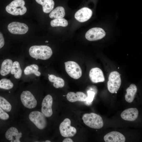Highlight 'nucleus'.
Here are the masks:
<instances>
[{
  "mask_svg": "<svg viewBox=\"0 0 142 142\" xmlns=\"http://www.w3.org/2000/svg\"><path fill=\"white\" fill-rule=\"evenodd\" d=\"M29 53L31 57L36 60H46L51 57L53 52L51 48L47 45H33L30 48Z\"/></svg>",
  "mask_w": 142,
  "mask_h": 142,
  "instance_id": "f257e3e1",
  "label": "nucleus"
},
{
  "mask_svg": "<svg viewBox=\"0 0 142 142\" xmlns=\"http://www.w3.org/2000/svg\"><path fill=\"white\" fill-rule=\"evenodd\" d=\"M82 119L84 123L91 128L99 129L103 126L102 118L96 114L93 113H85L83 115Z\"/></svg>",
  "mask_w": 142,
  "mask_h": 142,
  "instance_id": "f03ea898",
  "label": "nucleus"
},
{
  "mask_svg": "<svg viewBox=\"0 0 142 142\" xmlns=\"http://www.w3.org/2000/svg\"><path fill=\"white\" fill-rule=\"evenodd\" d=\"M25 4L23 0H14L7 6L6 10L8 13L13 15H22L27 10L24 6Z\"/></svg>",
  "mask_w": 142,
  "mask_h": 142,
  "instance_id": "7ed1b4c3",
  "label": "nucleus"
},
{
  "mask_svg": "<svg viewBox=\"0 0 142 142\" xmlns=\"http://www.w3.org/2000/svg\"><path fill=\"white\" fill-rule=\"evenodd\" d=\"M121 84V80L119 73L114 71L110 74L107 87L108 90L111 93H116L119 89Z\"/></svg>",
  "mask_w": 142,
  "mask_h": 142,
  "instance_id": "20e7f679",
  "label": "nucleus"
},
{
  "mask_svg": "<svg viewBox=\"0 0 142 142\" xmlns=\"http://www.w3.org/2000/svg\"><path fill=\"white\" fill-rule=\"evenodd\" d=\"M45 115L38 111L31 112L29 116L30 120L40 129H44L47 125V122Z\"/></svg>",
  "mask_w": 142,
  "mask_h": 142,
  "instance_id": "39448f33",
  "label": "nucleus"
},
{
  "mask_svg": "<svg viewBox=\"0 0 142 142\" xmlns=\"http://www.w3.org/2000/svg\"><path fill=\"white\" fill-rule=\"evenodd\" d=\"M66 71L71 78L78 79L82 76V72L81 68L77 63L70 61L64 63Z\"/></svg>",
  "mask_w": 142,
  "mask_h": 142,
  "instance_id": "423d86ee",
  "label": "nucleus"
},
{
  "mask_svg": "<svg viewBox=\"0 0 142 142\" xmlns=\"http://www.w3.org/2000/svg\"><path fill=\"white\" fill-rule=\"evenodd\" d=\"M71 121L68 118L65 119L60 124L59 129L61 135L65 137H72L77 133V130L70 125Z\"/></svg>",
  "mask_w": 142,
  "mask_h": 142,
  "instance_id": "0eeeda50",
  "label": "nucleus"
},
{
  "mask_svg": "<svg viewBox=\"0 0 142 142\" xmlns=\"http://www.w3.org/2000/svg\"><path fill=\"white\" fill-rule=\"evenodd\" d=\"M21 99L23 105L28 108H33L37 104L36 98L29 91H24L22 92L21 95Z\"/></svg>",
  "mask_w": 142,
  "mask_h": 142,
  "instance_id": "6e6552de",
  "label": "nucleus"
},
{
  "mask_svg": "<svg viewBox=\"0 0 142 142\" xmlns=\"http://www.w3.org/2000/svg\"><path fill=\"white\" fill-rule=\"evenodd\" d=\"M8 29L12 34H22L26 33L28 32V28L27 25L24 23L13 22L8 25Z\"/></svg>",
  "mask_w": 142,
  "mask_h": 142,
  "instance_id": "1a4fd4ad",
  "label": "nucleus"
},
{
  "mask_svg": "<svg viewBox=\"0 0 142 142\" xmlns=\"http://www.w3.org/2000/svg\"><path fill=\"white\" fill-rule=\"evenodd\" d=\"M105 35V33L103 29L95 27L88 31L86 33L85 37L89 41H95L102 38Z\"/></svg>",
  "mask_w": 142,
  "mask_h": 142,
  "instance_id": "9d476101",
  "label": "nucleus"
},
{
  "mask_svg": "<svg viewBox=\"0 0 142 142\" xmlns=\"http://www.w3.org/2000/svg\"><path fill=\"white\" fill-rule=\"evenodd\" d=\"M53 99L52 96L48 94L43 99L42 104V113L47 117L51 116L53 114L52 106Z\"/></svg>",
  "mask_w": 142,
  "mask_h": 142,
  "instance_id": "9b49d317",
  "label": "nucleus"
},
{
  "mask_svg": "<svg viewBox=\"0 0 142 142\" xmlns=\"http://www.w3.org/2000/svg\"><path fill=\"white\" fill-rule=\"evenodd\" d=\"M92 12L89 8L84 7L77 11L75 14V18L79 22H84L88 20L91 17Z\"/></svg>",
  "mask_w": 142,
  "mask_h": 142,
  "instance_id": "f8f14e48",
  "label": "nucleus"
},
{
  "mask_svg": "<svg viewBox=\"0 0 142 142\" xmlns=\"http://www.w3.org/2000/svg\"><path fill=\"white\" fill-rule=\"evenodd\" d=\"M106 142H124L125 138L120 133L116 131H112L105 135L104 137Z\"/></svg>",
  "mask_w": 142,
  "mask_h": 142,
  "instance_id": "ddd939ff",
  "label": "nucleus"
},
{
  "mask_svg": "<svg viewBox=\"0 0 142 142\" xmlns=\"http://www.w3.org/2000/svg\"><path fill=\"white\" fill-rule=\"evenodd\" d=\"M89 76L91 80L94 83L102 82L105 80L102 70L98 68H92L89 72Z\"/></svg>",
  "mask_w": 142,
  "mask_h": 142,
  "instance_id": "4468645a",
  "label": "nucleus"
},
{
  "mask_svg": "<svg viewBox=\"0 0 142 142\" xmlns=\"http://www.w3.org/2000/svg\"><path fill=\"white\" fill-rule=\"evenodd\" d=\"M139 111L136 108H130L123 111L121 114V118L126 120L133 121L138 118Z\"/></svg>",
  "mask_w": 142,
  "mask_h": 142,
  "instance_id": "2eb2a0df",
  "label": "nucleus"
},
{
  "mask_svg": "<svg viewBox=\"0 0 142 142\" xmlns=\"http://www.w3.org/2000/svg\"><path fill=\"white\" fill-rule=\"evenodd\" d=\"M22 134L19 133L17 129L15 127H12L6 131L5 136L6 139L11 142H20V139L22 136Z\"/></svg>",
  "mask_w": 142,
  "mask_h": 142,
  "instance_id": "dca6fc26",
  "label": "nucleus"
},
{
  "mask_svg": "<svg viewBox=\"0 0 142 142\" xmlns=\"http://www.w3.org/2000/svg\"><path fill=\"white\" fill-rule=\"evenodd\" d=\"M66 98L67 100L71 102H75L77 101L85 102L87 96L84 93L78 92L76 93L72 92L68 93Z\"/></svg>",
  "mask_w": 142,
  "mask_h": 142,
  "instance_id": "f3484780",
  "label": "nucleus"
},
{
  "mask_svg": "<svg viewBox=\"0 0 142 142\" xmlns=\"http://www.w3.org/2000/svg\"><path fill=\"white\" fill-rule=\"evenodd\" d=\"M137 88L134 84H131L126 89V93L125 95L126 101L128 103L133 102L137 91Z\"/></svg>",
  "mask_w": 142,
  "mask_h": 142,
  "instance_id": "a211bd4d",
  "label": "nucleus"
},
{
  "mask_svg": "<svg viewBox=\"0 0 142 142\" xmlns=\"http://www.w3.org/2000/svg\"><path fill=\"white\" fill-rule=\"evenodd\" d=\"M13 63V61L11 59H7L4 60L1 64L0 74L5 76L9 74L11 71Z\"/></svg>",
  "mask_w": 142,
  "mask_h": 142,
  "instance_id": "6ab92c4d",
  "label": "nucleus"
},
{
  "mask_svg": "<svg viewBox=\"0 0 142 142\" xmlns=\"http://www.w3.org/2000/svg\"><path fill=\"white\" fill-rule=\"evenodd\" d=\"M38 4L41 5L43 12L45 13L50 12L53 9L54 2L53 0H36Z\"/></svg>",
  "mask_w": 142,
  "mask_h": 142,
  "instance_id": "aec40b11",
  "label": "nucleus"
},
{
  "mask_svg": "<svg viewBox=\"0 0 142 142\" xmlns=\"http://www.w3.org/2000/svg\"><path fill=\"white\" fill-rule=\"evenodd\" d=\"M65 14L64 8L62 6H58L52 11L49 14V17L51 18H62Z\"/></svg>",
  "mask_w": 142,
  "mask_h": 142,
  "instance_id": "412c9836",
  "label": "nucleus"
},
{
  "mask_svg": "<svg viewBox=\"0 0 142 142\" xmlns=\"http://www.w3.org/2000/svg\"><path fill=\"white\" fill-rule=\"evenodd\" d=\"M48 79L50 82L53 83L54 87L56 88H62L64 85L65 82L62 78L57 77L53 74L49 75Z\"/></svg>",
  "mask_w": 142,
  "mask_h": 142,
  "instance_id": "4be33fe9",
  "label": "nucleus"
},
{
  "mask_svg": "<svg viewBox=\"0 0 142 142\" xmlns=\"http://www.w3.org/2000/svg\"><path fill=\"white\" fill-rule=\"evenodd\" d=\"M11 73L12 74H14V77L17 79H19L21 77L22 70L18 62L16 61L13 63Z\"/></svg>",
  "mask_w": 142,
  "mask_h": 142,
  "instance_id": "5701e85b",
  "label": "nucleus"
},
{
  "mask_svg": "<svg viewBox=\"0 0 142 142\" xmlns=\"http://www.w3.org/2000/svg\"><path fill=\"white\" fill-rule=\"evenodd\" d=\"M38 66L36 64H33L27 67L24 70V73L26 75H29L34 74L37 76L41 75L40 73L38 71Z\"/></svg>",
  "mask_w": 142,
  "mask_h": 142,
  "instance_id": "b1692460",
  "label": "nucleus"
},
{
  "mask_svg": "<svg viewBox=\"0 0 142 142\" xmlns=\"http://www.w3.org/2000/svg\"><path fill=\"white\" fill-rule=\"evenodd\" d=\"M68 24L67 21L64 18H55L50 22L51 26L53 27L59 26L66 27Z\"/></svg>",
  "mask_w": 142,
  "mask_h": 142,
  "instance_id": "393cba45",
  "label": "nucleus"
},
{
  "mask_svg": "<svg viewBox=\"0 0 142 142\" xmlns=\"http://www.w3.org/2000/svg\"><path fill=\"white\" fill-rule=\"evenodd\" d=\"M13 87V84L9 79L3 78L0 80V88L6 90L12 89Z\"/></svg>",
  "mask_w": 142,
  "mask_h": 142,
  "instance_id": "a878e982",
  "label": "nucleus"
},
{
  "mask_svg": "<svg viewBox=\"0 0 142 142\" xmlns=\"http://www.w3.org/2000/svg\"><path fill=\"white\" fill-rule=\"evenodd\" d=\"M0 107L7 112L11 111L12 106L3 97L0 96Z\"/></svg>",
  "mask_w": 142,
  "mask_h": 142,
  "instance_id": "bb28decb",
  "label": "nucleus"
},
{
  "mask_svg": "<svg viewBox=\"0 0 142 142\" xmlns=\"http://www.w3.org/2000/svg\"><path fill=\"white\" fill-rule=\"evenodd\" d=\"M88 95L86 98V103L88 105H90L93 100L94 97L95 93L93 91L88 90L87 92Z\"/></svg>",
  "mask_w": 142,
  "mask_h": 142,
  "instance_id": "cd10ccee",
  "label": "nucleus"
},
{
  "mask_svg": "<svg viewBox=\"0 0 142 142\" xmlns=\"http://www.w3.org/2000/svg\"><path fill=\"white\" fill-rule=\"evenodd\" d=\"M9 115L4 111L0 107V119L4 120H7L9 118Z\"/></svg>",
  "mask_w": 142,
  "mask_h": 142,
  "instance_id": "c85d7f7f",
  "label": "nucleus"
},
{
  "mask_svg": "<svg viewBox=\"0 0 142 142\" xmlns=\"http://www.w3.org/2000/svg\"><path fill=\"white\" fill-rule=\"evenodd\" d=\"M4 44V40L2 34L0 32V49L2 48Z\"/></svg>",
  "mask_w": 142,
  "mask_h": 142,
  "instance_id": "c756f323",
  "label": "nucleus"
},
{
  "mask_svg": "<svg viewBox=\"0 0 142 142\" xmlns=\"http://www.w3.org/2000/svg\"><path fill=\"white\" fill-rule=\"evenodd\" d=\"M73 141L72 139L69 138H65L63 141V142H73Z\"/></svg>",
  "mask_w": 142,
  "mask_h": 142,
  "instance_id": "7c9ffc66",
  "label": "nucleus"
},
{
  "mask_svg": "<svg viewBox=\"0 0 142 142\" xmlns=\"http://www.w3.org/2000/svg\"><path fill=\"white\" fill-rule=\"evenodd\" d=\"M45 142H50L51 141L49 140H46L45 141Z\"/></svg>",
  "mask_w": 142,
  "mask_h": 142,
  "instance_id": "2f4dec72",
  "label": "nucleus"
},
{
  "mask_svg": "<svg viewBox=\"0 0 142 142\" xmlns=\"http://www.w3.org/2000/svg\"><path fill=\"white\" fill-rule=\"evenodd\" d=\"M45 42H48V41H45Z\"/></svg>",
  "mask_w": 142,
  "mask_h": 142,
  "instance_id": "473e14b6",
  "label": "nucleus"
}]
</instances>
